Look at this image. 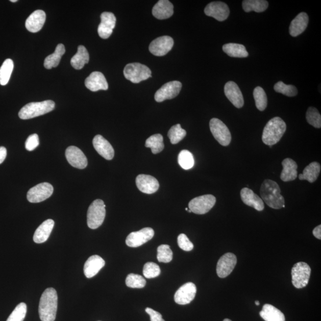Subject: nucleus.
<instances>
[{
    "label": "nucleus",
    "mask_w": 321,
    "mask_h": 321,
    "mask_svg": "<svg viewBox=\"0 0 321 321\" xmlns=\"http://www.w3.org/2000/svg\"><path fill=\"white\" fill-rule=\"evenodd\" d=\"M58 306L57 291L48 288L42 293L39 305V314L42 321H54Z\"/></svg>",
    "instance_id": "f257e3e1"
},
{
    "label": "nucleus",
    "mask_w": 321,
    "mask_h": 321,
    "mask_svg": "<svg viewBox=\"0 0 321 321\" xmlns=\"http://www.w3.org/2000/svg\"><path fill=\"white\" fill-rule=\"evenodd\" d=\"M260 194L262 201L270 208L279 210L285 207V200L281 195L280 187L273 180H264L261 185Z\"/></svg>",
    "instance_id": "f03ea898"
},
{
    "label": "nucleus",
    "mask_w": 321,
    "mask_h": 321,
    "mask_svg": "<svg viewBox=\"0 0 321 321\" xmlns=\"http://www.w3.org/2000/svg\"><path fill=\"white\" fill-rule=\"evenodd\" d=\"M286 124L282 118L276 117L270 120L263 131L262 140L265 145L272 146L280 141L286 131Z\"/></svg>",
    "instance_id": "7ed1b4c3"
},
{
    "label": "nucleus",
    "mask_w": 321,
    "mask_h": 321,
    "mask_svg": "<svg viewBox=\"0 0 321 321\" xmlns=\"http://www.w3.org/2000/svg\"><path fill=\"white\" fill-rule=\"evenodd\" d=\"M55 108V103L52 100L27 104L20 110L19 117L22 120L33 118L50 113Z\"/></svg>",
    "instance_id": "20e7f679"
},
{
    "label": "nucleus",
    "mask_w": 321,
    "mask_h": 321,
    "mask_svg": "<svg viewBox=\"0 0 321 321\" xmlns=\"http://www.w3.org/2000/svg\"><path fill=\"white\" fill-rule=\"evenodd\" d=\"M106 205L102 200H96L90 205L87 213V224L90 229H98L105 219Z\"/></svg>",
    "instance_id": "39448f33"
},
{
    "label": "nucleus",
    "mask_w": 321,
    "mask_h": 321,
    "mask_svg": "<svg viewBox=\"0 0 321 321\" xmlns=\"http://www.w3.org/2000/svg\"><path fill=\"white\" fill-rule=\"evenodd\" d=\"M125 77L133 84H139L151 77L152 72L145 65L138 63L126 65L124 71Z\"/></svg>",
    "instance_id": "423d86ee"
},
{
    "label": "nucleus",
    "mask_w": 321,
    "mask_h": 321,
    "mask_svg": "<svg viewBox=\"0 0 321 321\" xmlns=\"http://www.w3.org/2000/svg\"><path fill=\"white\" fill-rule=\"evenodd\" d=\"M311 269L308 264L299 262L291 269V281L294 287L302 288L307 286L311 276Z\"/></svg>",
    "instance_id": "0eeeda50"
},
{
    "label": "nucleus",
    "mask_w": 321,
    "mask_h": 321,
    "mask_svg": "<svg viewBox=\"0 0 321 321\" xmlns=\"http://www.w3.org/2000/svg\"><path fill=\"white\" fill-rule=\"evenodd\" d=\"M211 132L214 138L224 146H228L232 141V135L227 126L218 118H212L210 122Z\"/></svg>",
    "instance_id": "6e6552de"
},
{
    "label": "nucleus",
    "mask_w": 321,
    "mask_h": 321,
    "mask_svg": "<svg viewBox=\"0 0 321 321\" xmlns=\"http://www.w3.org/2000/svg\"><path fill=\"white\" fill-rule=\"evenodd\" d=\"M216 203V198L212 194L193 198L189 203V208L191 212L199 215L207 214L214 207Z\"/></svg>",
    "instance_id": "1a4fd4ad"
},
{
    "label": "nucleus",
    "mask_w": 321,
    "mask_h": 321,
    "mask_svg": "<svg viewBox=\"0 0 321 321\" xmlns=\"http://www.w3.org/2000/svg\"><path fill=\"white\" fill-rule=\"evenodd\" d=\"M53 186L48 183H42L32 187L28 191L27 199L31 203H39L52 195Z\"/></svg>",
    "instance_id": "9d476101"
},
{
    "label": "nucleus",
    "mask_w": 321,
    "mask_h": 321,
    "mask_svg": "<svg viewBox=\"0 0 321 321\" xmlns=\"http://www.w3.org/2000/svg\"><path fill=\"white\" fill-rule=\"evenodd\" d=\"M182 87V83L179 81L168 82L156 92L155 100L158 103H161L165 100L174 98L179 94Z\"/></svg>",
    "instance_id": "9b49d317"
},
{
    "label": "nucleus",
    "mask_w": 321,
    "mask_h": 321,
    "mask_svg": "<svg viewBox=\"0 0 321 321\" xmlns=\"http://www.w3.org/2000/svg\"><path fill=\"white\" fill-rule=\"evenodd\" d=\"M154 236V231L150 227H146L138 232L129 234L126 238V243L131 248H138L152 239Z\"/></svg>",
    "instance_id": "f8f14e48"
},
{
    "label": "nucleus",
    "mask_w": 321,
    "mask_h": 321,
    "mask_svg": "<svg viewBox=\"0 0 321 321\" xmlns=\"http://www.w3.org/2000/svg\"><path fill=\"white\" fill-rule=\"evenodd\" d=\"M174 40L169 36L158 38L151 43L150 52L156 56H164L172 49Z\"/></svg>",
    "instance_id": "ddd939ff"
},
{
    "label": "nucleus",
    "mask_w": 321,
    "mask_h": 321,
    "mask_svg": "<svg viewBox=\"0 0 321 321\" xmlns=\"http://www.w3.org/2000/svg\"><path fill=\"white\" fill-rule=\"evenodd\" d=\"M204 12L207 16L223 21L229 17L230 9L227 4L221 2H214L208 4L205 8Z\"/></svg>",
    "instance_id": "4468645a"
},
{
    "label": "nucleus",
    "mask_w": 321,
    "mask_h": 321,
    "mask_svg": "<svg viewBox=\"0 0 321 321\" xmlns=\"http://www.w3.org/2000/svg\"><path fill=\"white\" fill-rule=\"evenodd\" d=\"M237 264L236 255L227 253L219 259L216 265V273L219 278H226L232 273Z\"/></svg>",
    "instance_id": "2eb2a0df"
},
{
    "label": "nucleus",
    "mask_w": 321,
    "mask_h": 321,
    "mask_svg": "<svg viewBox=\"0 0 321 321\" xmlns=\"http://www.w3.org/2000/svg\"><path fill=\"white\" fill-rule=\"evenodd\" d=\"M196 287L193 283H187L180 287L175 294L176 304L181 305L189 304L196 294Z\"/></svg>",
    "instance_id": "dca6fc26"
},
{
    "label": "nucleus",
    "mask_w": 321,
    "mask_h": 321,
    "mask_svg": "<svg viewBox=\"0 0 321 321\" xmlns=\"http://www.w3.org/2000/svg\"><path fill=\"white\" fill-rule=\"evenodd\" d=\"M66 157L68 163L73 167L84 169L88 165L87 158L84 153L75 146L68 147L66 151Z\"/></svg>",
    "instance_id": "f3484780"
},
{
    "label": "nucleus",
    "mask_w": 321,
    "mask_h": 321,
    "mask_svg": "<svg viewBox=\"0 0 321 321\" xmlns=\"http://www.w3.org/2000/svg\"><path fill=\"white\" fill-rule=\"evenodd\" d=\"M101 23L99 24L98 32L103 39H108L113 33L116 23V17L113 13L104 12L101 15Z\"/></svg>",
    "instance_id": "a211bd4d"
},
{
    "label": "nucleus",
    "mask_w": 321,
    "mask_h": 321,
    "mask_svg": "<svg viewBox=\"0 0 321 321\" xmlns=\"http://www.w3.org/2000/svg\"><path fill=\"white\" fill-rule=\"evenodd\" d=\"M136 183L140 192L146 194L156 193L160 187L157 179L150 175H139L137 176Z\"/></svg>",
    "instance_id": "6ab92c4d"
},
{
    "label": "nucleus",
    "mask_w": 321,
    "mask_h": 321,
    "mask_svg": "<svg viewBox=\"0 0 321 321\" xmlns=\"http://www.w3.org/2000/svg\"><path fill=\"white\" fill-rule=\"evenodd\" d=\"M225 95L233 105L240 108L244 106V99L239 86L235 82L230 81L225 86Z\"/></svg>",
    "instance_id": "aec40b11"
},
{
    "label": "nucleus",
    "mask_w": 321,
    "mask_h": 321,
    "mask_svg": "<svg viewBox=\"0 0 321 321\" xmlns=\"http://www.w3.org/2000/svg\"><path fill=\"white\" fill-rule=\"evenodd\" d=\"M93 145L96 152L107 160H111L114 156V150L110 143L102 135H96L93 139Z\"/></svg>",
    "instance_id": "412c9836"
},
{
    "label": "nucleus",
    "mask_w": 321,
    "mask_h": 321,
    "mask_svg": "<svg viewBox=\"0 0 321 321\" xmlns=\"http://www.w3.org/2000/svg\"><path fill=\"white\" fill-rule=\"evenodd\" d=\"M86 87L90 91L96 92L100 90L106 91L108 89V82L104 75L99 71H94L86 79Z\"/></svg>",
    "instance_id": "4be33fe9"
},
{
    "label": "nucleus",
    "mask_w": 321,
    "mask_h": 321,
    "mask_svg": "<svg viewBox=\"0 0 321 321\" xmlns=\"http://www.w3.org/2000/svg\"><path fill=\"white\" fill-rule=\"evenodd\" d=\"M240 196L241 201L248 206L254 208L258 211L264 210L265 207L264 201L257 194H256L253 190L248 187H244L241 190Z\"/></svg>",
    "instance_id": "5701e85b"
},
{
    "label": "nucleus",
    "mask_w": 321,
    "mask_h": 321,
    "mask_svg": "<svg viewBox=\"0 0 321 321\" xmlns=\"http://www.w3.org/2000/svg\"><path fill=\"white\" fill-rule=\"evenodd\" d=\"M46 14L43 10H38L32 13L28 17L25 23L27 30L36 33L41 30L45 22Z\"/></svg>",
    "instance_id": "b1692460"
},
{
    "label": "nucleus",
    "mask_w": 321,
    "mask_h": 321,
    "mask_svg": "<svg viewBox=\"0 0 321 321\" xmlns=\"http://www.w3.org/2000/svg\"><path fill=\"white\" fill-rule=\"evenodd\" d=\"M105 264V261L100 256H91L85 262L84 269L85 276L91 279L95 276Z\"/></svg>",
    "instance_id": "393cba45"
},
{
    "label": "nucleus",
    "mask_w": 321,
    "mask_h": 321,
    "mask_svg": "<svg viewBox=\"0 0 321 321\" xmlns=\"http://www.w3.org/2000/svg\"><path fill=\"white\" fill-rule=\"evenodd\" d=\"M174 13V6L168 0H160L153 9V16L158 19H167Z\"/></svg>",
    "instance_id": "a878e982"
},
{
    "label": "nucleus",
    "mask_w": 321,
    "mask_h": 321,
    "mask_svg": "<svg viewBox=\"0 0 321 321\" xmlns=\"http://www.w3.org/2000/svg\"><path fill=\"white\" fill-rule=\"evenodd\" d=\"M309 23V17L305 12L299 13L292 20L289 28V33L293 37H297L303 33L307 28Z\"/></svg>",
    "instance_id": "bb28decb"
},
{
    "label": "nucleus",
    "mask_w": 321,
    "mask_h": 321,
    "mask_svg": "<svg viewBox=\"0 0 321 321\" xmlns=\"http://www.w3.org/2000/svg\"><path fill=\"white\" fill-rule=\"evenodd\" d=\"M54 226V220L48 219L43 222L36 230L34 241L36 243H42L48 239Z\"/></svg>",
    "instance_id": "cd10ccee"
},
{
    "label": "nucleus",
    "mask_w": 321,
    "mask_h": 321,
    "mask_svg": "<svg viewBox=\"0 0 321 321\" xmlns=\"http://www.w3.org/2000/svg\"><path fill=\"white\" fill-rule=\"evenodd\" d=\"M283 171L281 173L280 178L283 182H290L298 178V164L290 158H286L282 162Z\"/></svg>",
    "instance_id": "c85d7f7f"
},
{
    "label": "nucleus",
    "mask_w": 321,
    "mask_h": 321,
    "mask_svg": "<svg viewBox=\"0 0 321 321\" xmlns=\"http://www.w3.org/2000/svg\"><path fill=\"white\" fill-rule=\"evenodd\" d=\"M259 314L265 321H285L286 320L282 312L269 304L264 305Z\"/></svg>",
    "instance_id": "c756f323"
},
{
    "label": "nucleus",
    "mask_w": 321,
    "mask_h": 321,
    "mask_svg": "<svg viewBox=\"0 0 321 321\" xmlns=\"http://www.w3.org/2000/svg\"><path fill=\"white\" fill-rule=\"evenodd\" d=\"M89 61V55L87 50L84 46L79 45L77 53L71 58L70 64L75 69L81 70L86 64L88 63Z\"/></svg>",
    "instance_id": "7c9ffc66"
},
{
    "label": "nucleus",
    "mask_w": 321,
    "mask_h": 321,
    "mask_svg": "<svg viewBox=\"0 0 321 321\" xmlns=\"http://www.w3.org/2000/svg\"><path fill=\"white\" fill-rule=\"evenodd\" d=\"M320 172V165L317 162H313L304 169L302 174L299 175L301 180H307L309 183H313L318 179Z\"/></svg>",
    "instance_id": "2f4dec72"
},
{
    "label": "nucleus",
    "mask_w": 321,
    "mask_h": 321,
    "mask_svg": "<svg viewBox=\"0 0 321 321\" xmlns=\"http://www.w3.org/2000/svg\"><path fill=\"white\" fill-rule=\"evenodd\" d=\"M65 52H66V50H65L64 45L62 44L58 45L55 52L45 58L44 64L46 69H52V68L59 66L61 57Z\"/></svg>",
    "instance_id": "473e14b6"
},
{
    "label": "nucleus",
    "mask_w": 321,
    "mask_h": 321,
    "mask_svg": "<svg viewBox=\"0 0 321 321\" xmlns=\"http://www.w3.org/2000/svg\"><path fill=\"white\" fill-rule=\"evenodd\" d=\"M223 52L230 57L237 58H245L249 56L246 47L243 45L229 43L224 45Z\"/></svg>",
    "instance_id": "72a5a7b5"
},
{
    "label": "nucleus",
    "mask_w": 321,
    "mask_h": 321,
    "mask_svg": "<svg viewBox=\"0 0 321 321\" xmlns=\"http://www.w3.org/2000/svg\"><path fill=\"white\" fill-rule=\"evenodd\" d=\"M245 12L254 11L255 12H264L268 7V2L265 0H244L242 3Z\"/></svg>",
    "instance_id": "f704fd0d"
},
{
    "label": "nucleus",
    "mask_w": 321,
    "mask_h": 321,
    "mask_svg": "<svg viewBox=\"0 0 321 321\" xmlns=\"http://www.w3.org/2000/svg\"><path fill=\"white\" fill-rule=\"evenodd\" d=\"M145 146L150 147L154 154L161 153L164 149L163 136L160 134H156L150 136L146 140Z\"/></svg>",
    "instance_id": "c9c22d12"
},
{
    "label": "nucleus",
    "mask_w": 321,
    "mask_h": 321,
    "mask_svg": "<svg viewBox=\"0 0 321 321\" xmlns=\"http://www.w3.org/2000/svg\"><path fill=\"white\" fill-rule=\"evenodd\" d=\"M14 68L12 60L6 59L0 67V85L5 86L8 84Z\"/></svg>",
    "instance_id": "e433bc0d"
},
{
    "label": "nucleus",
    "mask_w": 321,
    "mask_h": 321,
    "mask_svg": "<svg viewBox=\"0 0 321 321\" xmlns=\"http://www.w3.org/2000/svg\"><path fill=\"white\" fill-rule=\"evenodd\" d=\"M254 96L256 107L259 111H264L267 107L268 100L264 89L259 86L255 88L254 91Z\"/></svg>",
    "instance_id": "4c0bfd02"
},
{
    "label": "nucleus",
    "mask_w": 321,
    "mask_h": 321,
    "mask_svg": "<svg viewBox=\"0 0 321 321\" xmlns=\"http://www.w3.org/2000/svg\"><path fill=\"white\" fill-rule=\"evenodd\" d=\"M186 135V131L180 124L173 126L168 132V137L172 144L178 143L185 138Z\"/></svg>",
    "instance_id": "58836bf2"
},
{
    "label": "nucleus",
    "mask_w": 321,
    "mask_h": 321,
    "mask_svg": "<svg viewBox=\"0 0 321 321\" xmlns=\"http://www.w3.org/2000/svg\"><path fill=\"white\" fill-rule=\"evenodd\" d=\"M178 162L180 167L184 169L192 168L194 164L193 155L187 150H182L178 157Z\"/></svg>",
    "instance_id": "ea45409f"
},
{
    "label": "nucleus",
    "mask_w": 321,
    "mask_h": 321,
    "mask_svg": "<svg viewBox=\"0 0 321 321\" xmlns=\"http://www.w3.org/2000/svg\"><path fill=\"white\" fill-rule=\"evenodd\" d=\"M146 284L145 279L138 274H130L126 279V286L130 288H142L145 286Z\"/></svg>",
    "instance_id": "a19ab883"
},
{
    "label": "nucleus",
    "mask_w": 321,
    "mask_h": 321,
    "mask_svg": "<svg viewBox=\"0 0 321 321\" xmlns=\"http://www.w3.org/2000/svg\"><path fill=\"white\" fill-rule=\"evenodd\" d=\"M306 120L309 125L315 128H321V116L318 110L315 107H309L306 114Z\"/></svg>",
    "instance_id": "79ce46f5"
},
{
    "label": "nucleus",
    "mask_w": 321,
    "mask_h": 321,
    "mask_svg": "<svg viewBox=\"0 0 321 321\" xmlns=\"http://www.w3.org/2000/svg\"><path fill=\"white\" fill-rule=\"evenodd\" d=\"M274 90L278 92L287 96H295L298 94V89L294 86L291 85H286L283 82H277L274 85Z\"/></svg>",
    "instance_id": "37998d69"
},
{
    "label": "nucleus",
    "mask_w": 321,
    "mask_h": 321,
    "mask_svg": "<svg viewBox=\"0 0 321 321\" xmlns=\"http://www.w3.org/2000/svg\"><path fill=\"white\" fill-rule=\"evenodd\" d=\"M157 259L160 262L168 263L172 261L173 254L167 244H161L157 249Z\"/></svg>",
    "instance_id": "c03bdc74"
},
{
    "label": "nucleus",
    "mask_w": 321,
    "mask_h": 321,
    "mask_svg": "<svg viewBox=\"0 0 321 321\" xmlns=\"http://www.w3.org/2000/svg\"><path fill=\"white\" fill-rule=\"evenodd\" d=\"M27 313V306L24 303H20L11 313L7 321H23Z\"/></svg>",
    "instance_id": "a18cd8bd"
},
{
    "label": "nucleus",
    "mask_w": 321,
    "mask_h": 321,
    "mask_svg": "<svg viewBox=\"0 0 321 321\" xmlns=\"http://www.w3.org/2000/svg\"><path fill=\"white\" fill-rule=\"evenodd\" d=\"M143 274L146 279H154L160 276L161 269L156 263L147 262L143 266Z\"/></svg>",
    "instance_id": "49530a36"
},
{
    "label": "nucleus",
    "mask_w": 321,
    "mask_h": 321,
    "mask_svg": "<svg viewBox=\"0 0 321 321\" xmlns=\"http://www.w3.org/2000/svg\"><path fill=\"white\" fill-rule=\"evenodd\" d=\"M178 243L180 248L186 252L192 251L194 248L193 244L185 234H180L178 238Z\"/></svg>",
    "instance_id": "de8ad7c7"
},
{
    "label": "nucleus",
    "mask_w": 321,
    "mask_h": 321,
    "mask_svg": "<svg viewBox=\"0 0 321 321\" xmlns=\"http://www.w3.org/2000/svg\"><path fill=\"white\" fill-rule=\"evenodd\" d=\"M39 144V136L37 134H32L28 137L25 142V149L28 151H34Z\"/></svg>",
    "instance_id": "09e8293b"
},
{
    "label": "nucleus",
    "mask_w": 321,
    "mask_h": 321,
    "mask_svg": "<svg viewBox=\"0 0 321 321\" xmlns=\"http://www.w3.org/2000/svg\"><path fill=\"white\" fill-rule=\"evenodd\" d=\"M146 312L150 316L151 321H165L159 312L154 311V309L146 308Z\"/></svg>",
    "instance_id": "8fccbe9b"
},
{
    "label": "nucleus",
    "mask_w": 321,
    "mask_h": 321,
    "mask_svg": "<svg viewBox=\"0 0 321 321\" xmlns=\"http://www.w3.org/2000/svg\"><path fill=\"white\" fill-rule=\"evenodd\" d=\"M7 157V150L5 147H0V164H2Z\"/></svg>",
    "instance_id": "3c124183"
},
{
    "label": "nucleus",
    "mask_w": 321,
    "mask_h": 321,
    "mask_svg": "<svg viewBox=\"0 0 321 321\" xmlns=\"http://www.w3.org/2000/svg\"><path fill=\"white\" fill-rule=\"evenodd\" d=\"M313 234L316 239H321V226L319 225L315 227L313 230Z\"/></svg>",
    "instance_id": "603ef678"
},
{
    "label": "nucleus",
    "mask_w": 321,
    "mask_h": 321,
    "mask_svg": "<svg viewBox=\"0 0 321 321\" xmlns=\"http://www.w3.org/2000/svg\"><path fill=\"white\" fill-rule=\"evenodd\" d=\"M255 304L256 305H257V306H259V305H260V304H259V302L258 301H255Z\"/></svg>",
    "instance_id": "864d4df0"
},
{
    "label": "nucleus",
    "mask_w": 321,
    "mask_h": 321,
    "mask_svg": "<svg viewBox=\"0 0 321 321\" xmlns=\"http://www.w3.org/2000/svg\"><path fill=\"white\" fill-rule=\"evenodd\" d=\"M10 2L12 3H16L17 2V0H10Z\"/></svg>",
    "instance_id": "5fc2aeb1"
},
{
    "label": "nucleus",
    "mask_w": 321,
    "mask_h": 321,
    "mask_svg": "<svg viewBox=\"0 0 321 321\" xmlns=\"http://www.w3.org/2000/svg\"><path fill=\"white\" fill-rule=\"evenodd\" d=\"M223 321H232V320H230V319H224V320H223Z\"/></svg>",
    "instance_id": "6e6d98bb"
},
{
    "label": "nucleus",
    "mask_w": 321,
    "mask_h": 321,
    "mask_svg": "<svg viewBox=\"0 0 321 321\" xmlns=\"http://www.w3.org/2000/svg\"><path fill=\"white\" fill-rule=\"evenodd\" d=\"M185 210H186V211H188L189 210L188 208H186Z\"/></svg>",
    "instance_id": "4d7b16f0"
}]
</instances>
